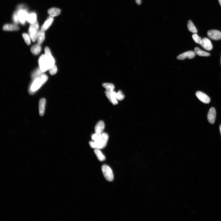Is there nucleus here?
Instances as JSON below:
<instances>
[{
	"label": "nucleus",
	"instance_id": "f257e3e1",
	"mask_svg": "<svg viewBox=\"0 0 221 221\" xmlns=\"http://www.w3.org/2000/svg\"><path fill=\"white\" fill-rule=\"evenodd\" d=\"M109 136L105 133L101 135L99 139L96 141H94L90 142L89 144L91 148L94 149H102L106 146L109 140Z\"/></svg>",
	"mask_w": 221,
	"mask_h": 221
},
{
	"label": "nucleus",
	"instance_id": "f03ea898",
	"mask_svg": "<svg viewBox=\"0 0 221 221\" xmlns=\"http://www.w3.org/2000/svg\"><path fill=\"white\" fill-rule=\"evenodd\" d=\"M39 28V24L37 21L34 23L30 24V25L28 30V34L31 40L33 42H35L36 40Z\"/></svg>",
	"mask_w": 221,
	"mask_h": 221
},
{
	"label": "nucleus",
	"instance_id": "7ed1b4c3",
	"mask_svg": "<svg viewBox=\"0 0 221 221\" xmlns=\"http://www.w3.org/2000/svg\"><path fill=\"white\" fill-rule=\"evenodd\" d=\"M102 170L106 179L109 181H112L114 179V175L111 168L107 165H104L102 167Z\"/></svg>",
	"mask_w": 221,
	"mask_h": 221
},
{
	"label": "nucleus",
	"instance_id": "20e7f679",
	"mask_svg": "<svg viewBox=\"0 0 221 221\" xmlns=\"http://www.w3.org/2000/svg\"><path fill=\"white\" fill-rule=\"evenodd\" d=\"M38 62L40 68L42 72L44 73L49 70V65L45 54L40 56Z\"/></svg>",
	"mask_w": 221,
	"mask_h": 221
},
{
	"label": "nucleus",
	"instance_id": "39448f33",
	"mask_svg": "<svg viewBox=\"0 0 221 221\" xmlns=\"http://www.w3.org/2000/svg\"><path fill=\"white\" fill-rule=\"evenodd\" d=\"M45 55L49 65V70L55 65V60L52 55L48 47H45Z\"/></svg>",
	"mask_w": 221,
	"mask_h": 221
},
{
	"label": "nucleus",
	"instance_id": "423d86ee",
	"mask_svg": "<svg viewBox=\"0 0 221 221\" xmlns=\"http://www.w3.org/2000/svg\"><path fill=\"white\" fill-rule=\"evenodd\" d=\"M37 78L35 80L30 87V92L32 93L38 90L44 84L41 78Z\"/></svg>",
	"mask_w": 221,
	"mask_h": 221
},
{
	"label": "nucleus",
	"instance_id": "0eeeda50",
	"mask_svg": "<svg viewBox=\"0 0 221 221\" xmlns=\"http://www.w3.org/2000/svg\"><path fill=\"white\" fill-rule=\"evenodd\" d=\"M207 35L210 39L213 40H218L221 39V32L218 30H210L208 31Z\"/></svg>",
	"mask_w": 221,
	"mask_h": 221
},
{
	"label": "nucleus",
	"instance_id": "6e6552de",
	"mask_svg": "<svg viewBox=\"0 0 221 221\" xmlns=\"http://www.w3.org/2000/svg\"><path fill=\"white\" fill-rule=\"evenodd\" d=\"M17 13L19 22L22 24H24L27 20L28 15L27 12L25 10H20Z\"/></svg>",
	"mask_w": 221,
	"mask_h": 221
},
{
	"label": "nucleus",
	"instance_id": "1a4fd4ad",
	"mask_svg": "<svg viewBox=\"0 0 221 221\" xmlns=\"http://www.w3.org/2000/svg\"><path fill=\"white\" fill-rule=\"evenodd\" d=\"M196 95L201 102L205 104H209L210 102V97L202 92L198 91L196 93Z\"/></svg>",
	"mask_w": 221,
	"mask_h": 221
},
{
	"label": "nucleus",
	"instance_id": "9d476101",
	"mask_svg": "<svg viewBox=\"0 0 221 221\" xmlns=\"http://www.w3.org/2000/svg\"><path fill=\"white\" fill-rule=\"evenodd\" d=\"M116 93L114 91H106L105 92L107 98L110 100V102L114 105L118 103L116 97Z\"/></svg>",
	"mask_w": 221,
	"mask_h": 221
},
{
	"label": "nucleus",
	"instance_id": "9b49d317",
	"mask_svg": "<svg viewBox=\"0 0 221 221\" xmlns=\"http://www.w3.org/2000/svg\"><path fill=\"white\" fill-rule=\"evenodd\" d=\"M216 116V111L213 107L211 108L207 115V119L208 122L211 124H213L215 122Z\"/></svg>",
	"mask_w": 221,
	"mask_h": 221
},
{
	"label": "nucleus",
	"instance_id": "f8f14e48",
	"mask_svg": "<svg viewBox=\"0 0 221 221\" xmlns=\"http://www.w3.org/2000/svg\"><path fill=\"white\" fill-rule=\"evenodd\" d=\"M196 56L195 52L193 51H189L183 53L179 55L177 59L178 60H182L186 58L192 59L194 58Z\"/></svg>",
	"mask_w": 221,
	"mask_h": 221
},
{
	"label": "nucleus",
	"instance_id": "ddd939ff",
	"mask_svg": "<svg viewBox=\"0 0 221 221\" xmlns=\"http://www.w3.org/2000/svg\"><path fill=\"white\" fill-rule=\"evenodd\" d=\"M201 45L204 49L208 51H210L213 48V46L210 41L206 37L202 39Z\"/></svg>",
	"mask_w": 221,
	"mask_h": 221
},
{
	"label": "nucleus",
	"instance_id": "4468645a",
	"mask_svg": "<svg viewBox=\"0 0 221 221\" xmlns=\"http://www.w3.org/2000/svg\"><path fill=\"white\" fill-rule=\"evenodd\" d=\"M105 128V124L102 121H99L95 126V133L98 134H102L103 133Z\"/></svg>",
	"mask_w": 221,
	"mask_h": 221
},
{
	"label": "nucleus",
	"instance_id": "2eb2a0df",
	"mask_svg": "<svg viewBox=\"0 0 221 221\" xmlns=\"http://www.w3.org/2000/svg\"><path fill=\"white\" fill-rule=\"evenodd\" d=\"M3 29L6 31H14L19 30L20 28L16 24H7L4 25Z\"/></svg>",
	"mask_w": 221,
	"mask_h": 221
},
{
	"label": "nucleus",
	"instance_id": "dca6fc26",
	"mask_svg": "<svg viewBox=\"0 0 221 221\" xmlns=\"http://www.w3.org/2000/svg\"><path fill=\"white\" fill-rule=\"evenodd\" d=\"M46 104V100L45 98L41 99L39 102V113L41 116H43L45 112Z\"/></svg>",
	"mask_w": 221,
	"mask_h": 221
},
{
	"label": "nucleus",
	"instance_id": "f3484780",
	"mask_svg": "<svg viewBox=\"0 0 221 221\" xmlns=\"http://www.w3.org/2000/svg\"><path fill=\"white\" fill-rule=\"evenodd\" d=\"M54 18L53 17L50 16L44 23L41 27V30L45 31L49 28L53 22Z\"/></svg>",
	"mask_w": 221,
	"mask_h": 221
},
{
	"label": "nucleus",
	"instance_id": "a211bd4d",
	"mask_svg": "<svg viewBox=\"0 0 221 221\" xmlns=\"http://www.w3.org/2000/svg\"><path fill=\"white\" fill-rule=\"evenodd\" d=\"M45 39V33L44 31L41 29L38 32L36 40L37 44L41 45Z\"/></svg>",
	"mask_w": 221,
	"mask_h": 221
},
{
	"label": "nucleus",
	"instance_id": "6ab92c4d",
	"mask_svg": "<svg viewBox=\"0 0 221 221\" xmlns=\"http://www.w3.org/2000/svg\"><path fill=\"white\" fill-rule=\"evenodd\" d=\"M42 50L40 44H36L33 46L30 49L31 53L35 55H37L40 54Z\"/></svg>",
	"mask_w": 221,
	"mask_h": 221
},
{
	"label": "nucleus",
	"instance_id": "aec40b11",
	"mask_svg": "<svg viewBox=\"0 0 221 221\" xmlns=\"http://www.w3.org/2000/svg\"><path fill=\"white\" fill-rule=\"evenodd\" d=\"M61 12V10L56 8H52L49 9L48 11V13L50 16L54 17L59 15Z\"/></svg>",
	"mask_w": 221,
	"mask_h": 221
},
{
	"label": "nucleus",
	"instance_id": "412c9836",
	"mask_svg": "<svg viewBox=\"0 0 221 221\" xmlns=\"http://www.w3.org/2000/svg\"><path fill=\"white\" fill-rule=\"evenodd\" d=\"M94 153H95L98 159L101 162H102L105 160L106 157L103 154L101 151L99 149H95L94 150Z\"/></svg>",
	"mask_w": 221,
	"mask_h": 221
},
{
	"label": "nucleus",
	"instance_id": "4be33fe9",
	"mask_svg": "<svg viewBox=\"0 0 221 221\" xmlns=\"http://www.w3.org/2000/svg\"><path fill=\"white\" fill-rule=\"evenodd\" d=\"M194 52L196 54L200 56H208L210 55L209 53L204 51L198 47L195 48Z\"/></svg>",
	"mask_w": 221,
	"mask_h": 221
},
{
	"label": "nucleus",
	"instance_id": "5701e85b",
	"mask_svg": "<svg viewBox=\"0 0 221 221\" xmlns=\"http://www.w3.org/2000/svg\"><path fill=\"white\" fill-rule=\"evenodd\" d=\"M27 21L30 24L35 23L37 21L36 14L34 13L28 14Z\"/></svg>",
	"mask_w": 221,
	"mask_h": 221
},
{
	"label": "nucleus",
	"instance_id": "b1692460",
	"mask_svg": "<svg viewBox=\"0 0 221 221\" xmlns=\"http://www.w3.org/2000/svg\"><path fill=\"white\" fill-rule=\"evenodd\" d=\"M187 27L189 30L190 32L194 33H197L198 32V31L193 23L191 20H189L187 24Z\"/></svg>",
	"mask_w": 221,
	"mask_h": 221
},
{
	"label": "nucleus",
	"instance_id": "393cba45",
	"mask_svg": "<svg viewBox=\"0 0 221 221\" xmlns=\"http://www.w3.org/2000/svg\"><path fill=\"white\" fill-rule=\"evenodd\" d=\"M103 86L106 88V91H112L114 90L115 86L113 84L110 83H104L102 84Z\"/></svg>",
	"mask_w": 221,
	"mask_h": 221
},
{
	"label": "nucleus",
	"instance_id": "a878e982",
	"mask_svg": "<svg viewBox=\"0 0 221 221\" xmlns=\"http://www.w3.org/2000/svg\"><path fill=\"white\" fill-rule=\"evenodd\" d=\"M43 73L41 71L40 68L37 69L32 74V78L35 80L37 78H40V76Z\"/></svg>",
	"mask_w": 221,
	"mask_h": 221
},
{
	"label": "nucleus",
	"instance_id": "bb28decb",
	"mask_svg": "<svg viewBox=\"0 0 221 221\" xmlns=\"http://www.w3.org/2000/svg\"><path fill=\"white\" fill-rule=\"evenodd\" d=\"M23 38L27 45H29L31 44V40L29 34L26 33H23L22 35Z\"/></svg>",
	"mask_w": 221,
	"mask_h": 221
},
{
	"label": "nucleus",
	"instance_id": "cd10ccee",
	"mask_svg": "<svg viewBox=\"0 0 221 221\" xmlns=\"http://www.w3.org/2000/svg\"><path fill=\"white\" fill-rule=\"evenodd\" d=\"M192 37L193 40L196 43L201 45L202 39H201V37L198 34L195 33L192 35Z\"/></svg>",
	"mask_w": 221,
	"mask_h": 221
},
{
	"label": "nucleus",
	"instance_id": "c85d7f7f",
	"mask_svg": "<svg viewBox=\"0 0 221 221\" xmlns=\"http://www.w3.org/2000/svg\"><path fill=\"white\" fill-rule=\"evenodd\" d=\"M116 97L117 100H121L124 98V96L121 91H119L116 93Z\"/></svg>",
	"mask_w": 221,
	"mask_h": 221
},
{
	"label": "nucleus",
	"instance_id": "c756f323",
	"mask_svg": "<svg viewBox=\"0 0 221 221\" xmlns=\"http://www.w3.org/2000/svg\"><path fill=\"white\" fill-rule=\"evenodd\" d=\"M49 73L52 75L55 74L57 72V68L56 66L55 65L52 67L50 68L49 70Z\"/></svg>",
	"mask_w": 221,
	"mask_h": 221
},
{
	"label": "nucleus",
	"instance_id": "7c9ffc66",
	"mask_svg": "<svg viewBox=\"0 0 221 221\" xmlns=\"http://www.w3.org/2000/svg\"><path fill=\"white\" fill-rule=\"evenodd\" d=\"M101 135L98 134L96 133L93 134L91 136L92 139L93 141H97L100 138Z\"/></svg>",
	"mask_w": 221,
	"mask_h": 221
},
{
	"label": "nucleus",
	"instance_id": "2f4dec72",
	"mask_svg": "<svg viewBox=\"0 0 221 221\" xmlns=\"http://www.w3.org/2000/svg\"><path fill=\"white\" fill-rule=\"evenodd\" d=\"M13 20L16 24H17L18 23L19 21L17 12L15 13L13 17Z\"/></svg>",
	"mask_w": 221,
	"mask_h": 221
},
{
	"label": "nucleus",
	"instance_id": "473e14b6",
	"mask_svg": "<svg viewBox=\"0 0 221 221\" xmlns=\"http://www.w3.org/2000/svg\"><path fill=\"white\" fill-rule=\"evenodd\" d=\"M40 78L43 84L46 83L48 79V77L46 75L43 74Z\"/></svg>",
	"mask_w": 221,
	"mask_h": 221
},
{
	"label": "nucleus",
	"instance_id": "72a5a7b5",
	"mask_svg": "<svg viewBox=\"0 0 221 221\" xmlns=\"http://www.w3.org/2000/svg\"><path fill=\"white\" fill-rule=\"evenodd\" d=\"M137 4L138 5H140L141 3V0H135Z\"/></svg>",
	"mask_w": 221,
	"mask_h": 221
},
{
	"label": "nucleus",
	"instance_id": "f704fd0d",
	"mask_svg": "<svg viewBox=\"0 0 221 221\" xmlns=\"http://www.w3.org/2000/svg\"><path fill=\"white\" fill-rule=\"evenodd\" d=\"M218 1H219L220 4L221 6V0H218Z\"/></svg>",
	"mask_w": 221,
	"mask_h": 221
},
{
	"label": "nucleus",
	"instance_id": "c9c22d12",
	"mask_svg": "<svg viewBox=\"0 0 221 221\" xmlns=\"http://www.w3.org/2000/svg\"><path fill=\"white\" fill-rule=\"evenodd\" d=\"M220 134L221 135V125H220Z\"/></svg>",
	"mask_w": 221,
	"mask_h": 221
},
{
	"label": "nucleus",
	"instance_id": "e433bc0d",
	"mask_svg": "<svg viewBox=\"0 0 221 221\" xmlns=\"http://www.w3.org/2000/svg\"></svg>",
	"mask_w": 221,
	"mask_h": 221
}]
</instances>
